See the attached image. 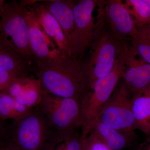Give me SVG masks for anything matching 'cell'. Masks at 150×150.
Returning <instances> with one entry per match:
<instances>
[{
    "label": "cell",
    "instance_id": "6da1fadb",
    "mask_svg": "<svg viewBox=\"0 0 150 150\" xmlns=\"http://www.w3.org/2000/svg\"><path fill=\"white\" fill-rule=\"evenodd\" d=\"M81 60L64 55L58 48L48 59H34L33 73L44 92L80 103L90 89L86 63Z\"/></svg>",
    "mask_w": 150,
    "mask_h": 150
},
{
    "label": "cell",
    "instance_id": "7a4b0ae2",
    "mask_svg": "<svg viewBox=\"0 0 150 150\" xmlns=\"http://www.w3.org/2000/svg\"><path fill=\"white\" fill-rule=\"evenodd\" d=\"M0 127L1 148L6 150H48L56 133L38 106L25 118Z\"/></svg>",
    "mask_w": 150,
    "mask_h": 150
},
{
    "label": "cell",
    "instance_id": "3957f363",
    "mask_svg": "<svg viewBox=\"0 0 150 150\" xmlns=\"http://www.w3.org/2000/svg\"><path fill=\"white\" fill-rule=\"evenodd\" d=\"M126 65L122 53L110 74L97 81L80 103L81 124L83 139L92 131L103 108L112 96L119 81L123 79Z\"/></svg>",
    "mask_w": 150,
    "mask_h": 150
},
{
    "label": "cell",
    "instance_id": "277c9868",
    "mask_svg": "<svg viewBox=\"0 0 150 150\" xmlns=\"http://www.w3.org/2000/svg\"><path fill=\"white\" fill-rule=\"evenodd\" d=\"M32 1L12 0L0 6V40H5L25 59L34 62L30 46L29 30L26 19L27 6Z\"/></svg>",
    "mask_w": 150,
    "mask_h": 150
},
{
    "label": "cell",
    "instance_id": "5b68a950",
    "mask_svg": "<svg viewBox=\"0 0 150 150\" xmlns=\"http://www.w3.org/2000/svg\"><path fill=\"white\" fill-rule=\"evenodd\" d=\"M81 0L74 7L76 46L75 59H82L105 24L104 1Z\"/></svg>",
    "mask_w": 150,
    "mask_h": 150
},
{
    "label": "cell",
    "instance_id": "8992f818",
    "mask_svg": "<svg viewBox=\"0 0 150 150\" xmlns=\"http://www.w3.org/2000/svg\"><path fill=\"white\" fill-rule=\"evenodd\" d=\"M123 42L114 37L109 28L105 25L102 28L90 48L89 57L85 63L90 89L97 81L111 72L121 54Z\"/></svg>",
    "mask_w": 150,
    "mask_h": 150
},
{
    "label": "cell",
    "instance_id": "52a82bcc",
    "mask_svg": "<svg viewBox=\"0 0 150 150\" xmlns=\"http://www.w3.org/2000/svg\"><path fill=\"white\" fill-rule=\"evenodd\" d=\"M38 107L56 132L81 129L80 105L76 100L59 97L43 92Z\"/></svg>",
    "mask_w": 150,
    "mask_h": 150
},
{
    "label": "cell",
    "instance_id": "ba28073f",
    "mask_svg": "<svg viewBox=\"0 0 150 150\" xmlns=\"http://www.w3.org/2000/svg\"><path fill=\"white\" fill-rule=\"evenodd\" d=\"M130 91L124 81L116 87L100 112L98 120L106 126L123 133L134 134L137 129L131 106Z\"/></svg>",
    "mask_w": 150,
    "mask_h": 150
},
{
    "label": "cell",
    "instance_id": "9c48e42d",
    "mask_svg": "<svg viewBox=\"0 0 150 150\" xmlns=\"http://www.w3.org/2000/svg\"><path fill=\"white\" fill-rule=\"evenodd\" d=\"M126 70L123 79L133 94L150 86V65L137 55L132 46L126 42L122 49Z\"/></svg>",
    "mask_w": 150,
    "mask_h": 150
},
{
    "label": "cell",
    "instance_id": "30bf717a",
    "mask_svg": "<svg viewBox=\"0 0 150 150\" xmlns=\"http://www.w3.org/2000/svg\"><path fill=\"white\" fill-rule=\"evenodd\" d=\"M104 13L110 31L120 42H125L127 37H133L138 33L134 19L122 1H105Z\"/></svg>",
    "mask_w": 150,
    "mask_h": 150
},
{
    "label": "cell",
    "instance_id": "8fae6325",
    "mask_svg": "<svg viewBox=\"0 0 150 150\" xmlns=\"http://www.w3.org/2000/svg\"><path fill=\"white\" fill-rule=\"evenodd\" d=\"M2 91L10 95L21 104L31 108L39 105L43 94L40 81L33 76L14 78Z\"/></svg>",
    "mask_w": 150,
    "mask_h": 150
},
{
    "label": "cell",
    "instance_id": "7c38bea8",
    "mask_svg": "<svg viewBox=\"0 0 150 150\" xmlns=\"http://www.w3.org/2000/svg\"><path fill=\"white\" fill-rule=\"evenodd\" d=\"M32 2L33 1L27 6L25 13L29 30L30 46L35 59L43 61L50 58L58 48H55L38 20L31 5Z\"/></svg>",
    "mask_w": 150,
    "mask_h": 150
},
{
    "label": "cell",
    "instance_id": "4fadbf2b",
    "mask_svg": "<svg viewBox=\"0 0 150 150\" xmlns=\"http://www.w3.org/2000/svg\"><path fill=\"white\" fill-rule=\"evenodd\" d=\"M33 62L24 58L7 41L0 40V72L12 79L32 76Z\"/></svg>",
    "mask_w": 150,
    "mask_h": 150
},
{
    "label": "cell",
    "instance_id": "5bb4252c",
    "mask_svg": "<svg viewBox=\"0 0 150 150\" xmlns=\"http://www.w3.org/2000/svg\"><path fill=\"white\" fill-rule=\"evenodd\" d=\"M59 23L72 47L74 57L76 46L74 7L76 2L69 0H51L41 2Z\"/></svg>",
    "mask_w": 150,
    "mask_h": 150
},
{
    "label": "cell",
    "instance_id": "9a60e30c",
    "mask_svg": "<svg viewBox=\"0 0 150 150\" xmlns=\"http://www.w3.org/2000/svg\"><path fill=\"white\" fill-rule=\"evenodd\" d=\"M33 1L32 6L39 23L46 35L56 43L61 53L74 58L72 47L59 23L41 3Z\"/></svg>",
    "mask_w": 150,
    "mask_h": 150
},
{
    "label": "cell",
    "instance_id": "2e32d148",
    "mask_svg": "<svg viewBox=\"0 0 150 150\" xmlns=\"http://www.w3.org/2000/svg\"><path fill=\"white\" fill-rule=\"evenodd\" d=\"M131 106L137 129L148 136L150 134V86L133 94Z\"/></svg>",
    "mask_w": 150,
    "mask_h": 150
},
{
    "label": "cell",
    "instance_id": "e0dca14e",
    "mask_svg": "<svg viewBox=\"0 0 150 150\" xmlns=\"http://www.w3.org/2000/svg\"><path fill=\"white\" fill-rule=\"evenodd\" d=\"M92 131L111 150H122L129 146L134 134L123 133L106 126L98 120Z\"/></svg>",
    "mask_w": 150,
    "mask_h": 150
},
{
    "label": "cell",
    "instance_id": "ac0fdd59",
    "mask_svg": "<svg viewBox=\"0 0 150 150\" xmlns=\"http://www.w3.org/2000/svg\"><path fill=\"white\" fill-rule=\"evenodd\" d=\"M33 109L21 104L6 93L0 92V118L3 121L21 120L29 115Z\"/></svg>",
    "mask_w": 150,
    "mask_h": 150
},
{
    "label": "cell",
    "instance_id": "d6986e66",
    "mask_svg": "<svg viewBox=\"0 0 150 150\" xmlns=\"http://www.w3.org/2000/svg\"><path fill=\"white\" fill-rule=\"evenodd\" d=\"M79 129L56 134L49 143L48 150H83L84 139Z\"/></svg>",
    "mask_w": 150,
    "mask_h": 150
},
{
    "label": "cell",
    "instance_id": "ffe728a7",
    "mask_svg": "<svg viewBox=\"0 0 150 150\" xmlns=\"http://www.w3.org/2000/svg\"><path fill=\"white\" fill-rule=\"evenodd\" d=\"M124 3L137 27L150 23V7L144 0H126Z\"/></svg>",
    "mask_w": 150,
    "mask_h": 150
},
{
    "label": "cell",
    "instance_id": "44dd1931",
    "mask_svg": "<svg viewBox=\"0 0 150 150\" xmlns=\"http://www.w3.org/2000/svg\"><path fill=\"white\" fill-rule=\"evenodd\" d=\"M132 39V46L138 56L150 65V39L138 33Z\"/></svg>",
    "mask_w": 150,
    "mask_h": 150
},
{
    "label": "cell",
    "instance_id": "7402d4cb",
    "mask_svg": "<svg viewBox=\"0 0 150 150\" xmlns=\"http://www.w3.org/2000/svg\"><path fill=\"white\" fill-rule=\"evenodd\" d=\"M83 150H111L92 131L84 139Z\"/></svg>",
    "mask_w": 150,
    "mask_h": 150
},
{
    "label": "cell",
    "instance_id": "603a6c76",
    "mask_svg": "<svg viewBox=\"0 0 150 150\" xmlns=\"http://www.w3.org/2000/svg\"><path fill=\"white\" fill-rule=\"evenodd\" d=\"M137 28L138 32L150 39V23Z\"/></svg>",
    "mask_w": 150,
    "mask_h": 150
},
{
    "label": "cell",
    "instance_id": "cb8c5ba5",
    "mask_svg": "<svg viewBox=\"0 0 150 150\" xmlns=\"http://www.w3.org/2000/svg\"><path fill=\"white\" fill-rule=\"evenodd\" d=\"M143 146V149L141 150H150V140L147 139Z\"/></svg>",
    "mask_w": 150,
    "mask_h": 150
},
{
    "label": "cell",
    "instance_id": "d4e9b609",
    "mask_svg": "<svg viewBox=\"0 0 150 150\" xmlns=\"http://www.w3.org/2000/svg\"><path fill=\"white\" fill-rule=\"evenodd\" d=\"M144 1L150 7V0H144Z\"/></svg>",
    "mask_w": 150,
    "mask_h": 150
},
{
    "label": "cell",
    "instance_id": "484cf974",
    "mask_svg": "<svg viewBox=\"0 0 150 150\" xmlns=\"http://www.w3.org/2000/svg\"><path fill=\"white\" fill-rule=\"evenodd\" d=\"M147 139L150 140V134H149V135H148Z\"/></svg>",
    "mask_w": 150,
    "mask_h": 150
},
{
    "label": "cell",
    "instance_id": "4316f807",
    "mask_svg": "<svg viewBox=\"0 0 150 150\" xmlns=\"http://www.w3.org/2000/svg\"><path fill=\"white\" fill-rule=\"evenodd\" d=\"M1 150H6L4 149H3V148H1Z\"/></svg>",
    "mask_w": 150,
    "mask_h": 150
}]
</instances>
